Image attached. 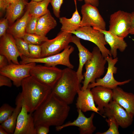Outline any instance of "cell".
Returning a JSON list of instances; mask_svg holds the SVG:
<instances>
[{"instance_id":"cell-1","label":"cell","mask_w":134,"mask_h":134,"mask_svg":"<svg viewBox=\"0 0 134 134\" xmlns=\"http://www.w3.org/2000/svg\"><path fill=\"white\" fill-rule=\"evenodd\" d=\"M69 105L52 92L33 113L35 127L40 125L60 126L64 124L69 112Z\"/></svg>"},{"instance_id":"cell-2","label":"cell","mask_w":134,"mask_h":134,"mask_svg":"<svg viewBox=\"0 0 134 134\" xmlns=\"http://www.w3.org/2000/svg\"><path fill=\"white\" fill-rule=\"evenodd\" d=\"M22 92L17 96L28 112L33 113L52 92L50 88L41 83L31 76L24 79Z\"/></svg>"},{"instance_id":"cell-3","label":"cell","mask_w":134,"mask_h":134,"mask_svg":"<svg viewBox=\"0 0 134 134\" xmlns=\"http://www.w3.org/2000/svg\"><path fill=\"white\" fill-rule=\"evenodd\" d=\"M80 83L76 71L67 67L62 70L61 75L52 92L69 105L72 103L78 90L81 89Z\"/></svg>"},{"instance_id":"cell-4","label":"cell","mask_w":134,"mask_h":134,"mask_svg":"<svg viewBox=\"0 0 134 134\" xmlns=\"http://www.w3.org/2000/svg\"><path fill=\"white\" fill-rule=\"evenodd\" d=\"M92 56L85 65V72L82 86L81 89L83 90L88 88L89 85L95 82L104 74L107 61L99 48L94 47L92 52Z\"/></svg>"},{"instance_id":"cell-5","label":"cell","mask_w":134,"mask_h":134,"mask_svg":"<svg viewBox=\"0 0 134 134\" xmlns=\"http://www.w3.org/2000/svg\"><path fill=\"white\" fill-rule=\"evenodd\" d=\"M74 50L73 47L69 45L61 52L46 57L34 59L22 56L20 63L25 64L31 63H40L44 64L47 66L53 67L61 65L73 69L74 66L70 62L69 57Z\"/></svg>"},{"instance_id":"cell-6","label":"cell","mask_w":134,"mask_h":134,"mask_svg":"<svg viewBox=\"0 0 134 134\" xmlns=\"http://www.w3.org/2000/svg\"><path fill=\"white\" fill-rule=\"evenodd\" d=\"M71 33L80 39L94 43L99 48L105 58L109 56H112L110 50L105 46L108 44L105 41L104 34L100 31L91 27L84 26L79 27Z\"/></svg>"},{"instance_id":"cell-7","label":"cell","mask_w":134,"mask_h":134,"mask_svg":"<svg viewBox=\"0 0 134 134\" xmlns=\"http://www.w3.org/2000/svg\"><path fill=\"white\" fill-rule=\"evenodd\" d=\"M132 20L131 13L118 10L110 15L108 31L124 38L129 34Z\"/></svg>"},{"instance_id":"cell-8","label":"cell","mask_w":134,"mask_h":134,"mask_svg":"<svg viewBox=\"0 0 134 134\" xmlns=\"http://www.w3.org/2000/svg\"><path fill=\"white\" fill-rule=\"evenodd\" d=\"M62 70L56 67L37 65L31 70V75L41 83L52 89L60 78Z\"/></svg>"},{"instance_id":"cell-9","label":"cell","mask_w":134,"mask_h":134,"mask_svg":"<svg viewBox=\"0 0 134 134\" xmlns=\"http://www.w3.org/2000/svg\"><path fill=\"white\" fill-rule=\"evenodd\" d=\"M72 34L70 32L61 31L54 38L42 43L41 45V58L57 54L64 50L72 42Z\"/></svg>"},{"instance_id":"cell-10","label":"cell","mask_w":134,"mask_h":134,"mask_svg":"<svg viewBox=\"0 0 134 134\" xmlns=\"http://www.w3.org/2000/svg\"><path fill=\"white\" fill-rule=\"evenodd\" d=\"M36 65L35 63L16 64L12 62L0 69V74L9 78L14 85L19 87L24 79L31 76V70Z\"/></svg>"},{"instance_id":"cell-11","label":"cell","mask_w":134,"mask_h":134,"mask_svg":"<svg viewBox=\"0 0 134 134\" xmlns=\"http://www.w3.org/2000/svg\"><path fill=\"white\" fill-rule=\"evenodd\" d=\"M108 64L107 70L105 75L102 78H98L95 81L90 84L88 88H92L97 86H101L111 89H113L118 85H122L130 82L131 79H129L122 82L116 80L114 76V74L116 73L117 68L115 66L118 61L117 57L113 58L112 56H109L105 58Z\"/></svg>"},{"instance_id":"cell-12","label":"cell","mask_w":134,"mask_h":134,"mask_svg":"<svg viewBox=\"0 0 134 134\" xmlns=\"http://www.w3.org/2000/svg\"><path fill=\"white\" fill-rule=\"evenodd\" d=\"M80 27L90 26L97 30H105L106 23L97 7L85 3L81 7Z\"/></svg>"},{"instance_id":"cell-13","label":"cell","mask_w":134,"mask_h":134,"mask_svg":"<svg viewBox=\"0 0 134 134\" xmlns=\"http://www.w3.org/2000/svg\"><path fill=\"white\" fill-rule=\"evenodd\" d=\"M103 115L104 118L113 117L119 126L124 129L131 125L133 121V118L122 106L113 100L104 108Z\"/></svg>"},{"instance_id":"cell-14","label":"cell","mask_w":134,"mask_h":134,"mask_svg":"<svg viewBox=\"0 0 134 134\" xmlns=\"http://www.w3.org/2000/svg\"><path fill=\"white\" fill-rule=\"evenodd\" d=\"M78 116L77 118L72 122H68L61 126L56 127V129L59 131L63 129L70 126H75L79 128L80 134H92L96 129L93 124V120L95 112L92 113L89 117H86L81 110L77 109Z\"/></svg>"},{"instance_id":"cell-15","label":"cell","mask_w":134,"mask_h":134,"mask_svg":"<svg viewBox=\"0 0 134 134\" xmlns=\"http://www.w3.org/2000/svg\"><path fill=\"white\" fill-rule=\"evenodd\" d=\"M0 41V54L4 56L9 64L12 63L20 64L18 58L22 56L18 51L15 38L8 33L1 37Z\"/></svg>"},{"instance_id":"cell-16","label":"cell","mask_w":134,"mask_h":134,"mask_svg":"<svg viewBox=\"0 0 134 134\" xmlns=\"http://www.w3.org/2000/svg\"><path fill=\"white\" fill-rule=\"evenodd\" d=\"M13 134H36L33 113H29L23 104Z\"/></svg>"},{"instance_id":"cell-17","label":"cell","mask_w":134,"mask_h":134,"mask_svg":"<svg viewBox=\"0 0 134 134\" xmlns=\"http://www.w3.org/2000/svg\"><path fill=\"white\" fill-rule=\"evenodd\" d=\"M95 103L100 115H103L104 109L107 106L112 100V90L101 86H97L91 89Z\"/></svg>"},{"instance_id":"cell-18","label":"cell","mask_w":134,"mask_h":134,"mask_svg":"<svg viewBox=\"0 0 134 134\" xmlns=\"http://www.w3.org/2000/svg\"><path fill=\"white\" fill-rule=\"evenodd\" d=\"M112 100L122 106L133 118L134 117V94L127 92L118 86L112 89Z\"/></svg>"},{"instance_id":"cell-19","label":"cell","mask_w":134,"mask_h":134,"mask_svg":"<svg viewBox=\"0 0 134 134\" xmlns=\"http://www.w3.org/2000/svg\"><path fill=\"white\" fill-rule=\"evenodd\" d=\"M77 94L78 97L75 104L77 109H80L83 112L93 111L100 115L95 106L91 88H87L83 90L80 89Z\"/></svg>"},{"instance_id":"cell-20","label":"cell","mask_w":134,"mask_h":134,"mask_svg":"<svg viewBox=\"0 0 134 134\" xmlns=\"http://www.w3.org/2000/svg\"><path fill=\"white\" fill-rule=\"evenodd\" d=\"M80 39L74 35L72 36V42L74 44L79 51V64L76 72V74L81 83L84 77L82 73L83 68L86 62L92 57V54L81 43Z\"/></svg>"},{"instance_id":"cell-21","label":"cell","mask_w":134,"mask_h":134,"mask_svg":"<svg viewBox=\"0 0 134 134\" xmlns=\"http://www.w3.org/2000/svg\"><path fill=\"white\" fill-rule=\"evenodd\" d=\"M97 30L100 31L104 34L105 41L110 46V52L113 58L117 57V50L121 52L125 50L127 44L124 40V38L115 35L108 31Z\"/></svg>"},{"instance_id":"cell-22","label":"cell","mask_w":134,"mask_h":134,"mask_svg":"<svg viewBox=\"0 0 134 134\" xmlns=\"http://www.w3.org/2000/svg\"><path fill=\"white\" fill-rule=\"evenodd\" d=\"M32 16L29 11L27 9L21 18L9 27L7 30L8 33L14 38H22L27 33V26Z\"/></svg>"},{"instance_id":"cell-23","label":"cell","mask_w":134,"mask_h":134,"mask_svg":"<svg viewBox=\"0 0 134 134\" xmlns=\"http://www.w3.org/2000/svg\"><path fill=\"white\" fill-rule=\"evenodd\" d=\"M57 25L56 20L48 10L46 13L38 18L35 34L45 36L50 30L54 28Z\"/></svg>"},{"instance_id":"cell-24","label":"cell","mask_w":134,"mask_h":134,"mask_svg":"<svg viewBox=\"0 0 134 134\" xmlns=\"http://www.w3.org/2000/svg\"><path fill=\"white\" fill-rule=\"evenodd\" d=\"M75 6V10L73 13L71 17L67 18L65 17L59 18V22L62 25L61 31L71 33L76 31L80 27L81 19L77 10L76 0H74Z\"/></svg>"},{"instance_id":"cell-25","label":"cell","mask_w":134,"mask_h":134,"mask_svg":"<svg viewBox=\"0 0 134 134\" xmlns=\"http://www.w3.org/2000/svg\"><path fill=\"white\" fill-rule=\"evenodd\" d=\"M27 2L26 0H17L9 4L6 9V18L9 23H13L22 14Z\"/></svg>"},{"instance_id":"cell-26","label":"cell","mask_w":134,"mask_h":134,"mask_svg":"<svg viewBox=\"0 0 134 134\" xmlns=\"http://www.w3.org/2000/svg\"><path fill=\"white\" fill-rule=\"evenodd\" d=\"M16 106L10 116L0 125L8 134H13L16 127L17 119L22 107V101L17 96L16 100Z\"/></svg>"},{"instance_id":"cell-27","label":"cell","mask_w":134,"mask_h":134,"mask_svg":"<svg viewBox=\"0 0 134 134\" xmlns=\"http://www.w3.org/2000/svg\"><path fill=\"white\" fill-rule=\"evenodd\" d=\"M51 0H43L39 2L31 1L26 5L32 16L39 17L45 14L48 10L47 7Z\"/></svg>"},{"instance_id":"cell-28","label":"cell","mask_w":134,"mask_h":134,"mask_svg":"<svg viewBox=\"0 0 134 134\" xmlns=\"http://www.w3.org/2000/svg\"><path fill=\"white\" fill-rule=\"evenodd\" d=\"M22 38L29 44L39 45H41L48 39L45 36L28 33H26Z\"/></svg>"},{"instance_id":"cell-29","label":"cell","mask_w":134,"mask_h":134,"mask_svg":"<svg viewBox=\"0 0 134 134\" xmlns=\"http://www.w3.org/2000/svg\"><path fill=\"white\" fill-rule=\"evenodd\" d=\"M18 50L22 56L27 57H30L29 44L22 38H15Z\"/></svg>"},{"instance_id":"cell-30","label":"cell","mask_w":134,"mask_h":134,"mask_svg":"<svg viewBox=\"0 0 134 134\" xmlns=\"http://www.w3.org/2000/svg\"><path fill=\"white\" fill-rule=\"evenodd\" d=\"M15 108L8 104H3L0 108V124L7 120L12 115Z\"/></svg>"},{"instance_id":"cell-31","label":"cell","mask_w":134,"mask_h":134,"mask_svg":"<svg viewBox=\"0 0 134 134\" xmlns=\"http://www.w3.org/2000/svg\"><path fill=\"white\" fill-rule=\"evenodd\" d=\"M107 118L105 119V121L109 125V129L105 132L102 133L98 132L96 134H119L120 133L118 130L119 126L116 120L112 117Z\"/></svg>"},{"instance_id":"cell-32","label":"cell","mask_w":134,"mask_h":134,"mask_svg":"<svg viewBox=\"0 0 134 134\" xmlns=\"http://www.w3.org/2000/svg\"><path fill=\"white\" fill-rule=\"evenodd\" d=\"M29 58L36 59L41 58L42 48L41 45L29 44Z\"/></svg>"},{"instance_id":"cell-33","label":"cell","mask_w":134,"mask_h":134,"mask_svg":"<svg viewBox=\"0 0 134 134\" xmlns=\"http://www.w3.org/2000/svg\"><path fill=\"white\" fill-rule=\"evenodd\" d=\"M82 1L83 0H76ZM64 0H51L50 3L52 7L53 13L57 18H60V9Z\"/></svg>"},{"instance_id":"cell-34","label":"cell","mask_w":134,"mask_h":134,"mask_svg":"<svg viewBox=\"0 0 134 134\" xmlns=\"http://www.w3.org/2000/svg\"><path fill=\"white\" fill-rule=\"evenodd\" d=\"M38 17L32 16L29 21L26 28L27 33L35 34Z\"/></svg>"},{"instance_id":"cell-35","label":"cell","mask_w":134,"mask_h":134,"mask_svg":"<svg viewBox=\"0 0 134 134\" xmlns=\"http://www.w3.org/2000/svg\"><path fill=\"white\" fill-rule=\"evenodd\" d=\"M9 22L7 19L4 18L0 21V36L1 37L4 35L6 34V32L8 27Z\"/></svg>"},{"instance_id":"cell-36","label":"cell","mask_w":134,"mask_h":134,"mask_svg":"<svg viewBox=\"0 0 134 134\" xmlns=\"http://www.w3.org/2000/svg\"><path fill=\"white\" fill-rule=\"evenodd\" d=\"M11 80L7 77L0 74V86H5L9 87L12 86V84Z\"/></svg>"},{"instance_id":"cell-37","label":"cell","mask_w":134,"mask_h":134,"mask_svg":"<svg viewBox=\"0 0 134 134\" xmlns=\"http://www.w3.org/2000/svg\"><path fill=\"white\" fill-rule=\"evenodd\" d=\"M36 134H47L49 131V126L43 125H40L35 127Z\"/></svg>"},{"instance_id":"cell-38","label":"cell","mask_w":134,"mask_h":134,"mask_svg":"<svg viewBox=\"0 0 134 134\" xmlns=\"http://www.w3.org/2000/svg\"><path fill=\"white\" fill-rule=\"evenodd\" d=\"M9 64L7 58L4 55H0V69L6 66Z\"/></svg>"},{"instance_id":"cell-39","label":"cell","mask_w":134,"mask_h":134,"mask_svg":"<svg viewBox=\"0 0 134 134\" xmlns=\"http://www.w3.org/2000/svg\"><path fill=\"white\" fill-rule=\"evenodd\" d=\"M9 4L6 0H0V9L1 11H3L6 10Z\"/></svg>"},{"instance_id":"cell-40","label":"cell","mask_w":134,"mask_h":134,"mask_svg":"<svg viewBox=\"0 0 134 134\" xmlns=\"http://www.w3.org/2000/svg\"><path fill=\"white\" fill-rule=\"evenodd\" d=\"M85 3L90 4L94 6L98 7L99 5V0H84Z\"/></svg>"},{"instance_id":"cell-41","label":"cell","mask_w":134,"mask_h":134,"mask_svg":"<svg viewBox=\"0 0 134 134\" xmlns=\"http://www.w3.org/2000/svg\"><path fill=\"white\" fill-rule=\"evenodd\" d=\"M132 17V20L129 34H134V11L131 13Z\"/></svg>"},{"instance_id":"cell-42","label":"cell","mask_w":134,"mask_h":134,"mask_svg":"<svg viewBox=\"0 0 134 134\" xmlns=\"http://www.w3.org/2000/svg\"><path fill=\"white\" fill-rule=\"evenodd\" d=\"M0 134H8V133L2 127L1 125H0Z\"/></svg>"},{"instance_id":"cell-43","label":"cell","mask_w":134,"mask_h":134,"mask_svg":"<svg viewBox=\"0 0 134 134\" xmlns=\"http://www.w3.org/2000/svg\"><path fill=\"white\" fill-rule=\"evenodd\" d=\"M17 0H6L8 3L9 5L16 1Z\"/></svg>"},{"instance_id":"cell-44","label":"cell","mask_w":134,"mask_h":134,"mask_svg":"<svg viewBox=\"0 0 134 134\" xmlns=\"http://www.w3.org/2000/svg\"><path fill=\"white\" fill-rule=\"evenodd\" d=\"M43 0H31V1H32L35 2H39Z\"/></svg>"},{"instance_id":"cell-45","label":"cell","mask_w":134,"mask_h":134,"mask_svg":"<svg viewBox=\"0 0 134 134\" xmlns=\"http://www.w3.org/2000/svg\"><path fill=\"white\" fill-rule=\"evenodd\" d=\"M133 134H134V131L133 132Z\"/></svg>"}]
</instances>
